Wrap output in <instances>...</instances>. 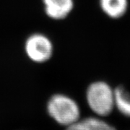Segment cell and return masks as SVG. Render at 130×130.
Returning <instances> with one entry per match:
<instances>
[{"label":"cell","mask_w":130,"mask_h":130,"mask_svg":"<svg viewBox=\"0 0 130 130\" xmlns=\"http://www.w3.org/2000/svg\"><path fill=\"white\" fill-rule=\"evenodd\" d=\"M86 102L96 116L105 118L115 109V88L103 80L95 81L88 85Z\"/></svg>","instance_id":"cell-1"},{"label":"cell","mask_w":130,"mask_h":130,"mask_svg":"<svg viewBox=\"0 0 130 130\" xmlns=\"http://www.w3.org/2000/svg\"><path fill=\"white\" fill-rule=\"evenodd\" d=\"M48 113L59 124L69 126L79 120L80 108L72 98L56 94L49 99L47 105Z\"/></svg>","instance_id":"cell-2"},{"label":"cell","mask_w":130,"mask_h":130,"mask_svg":"<svg viewBox=\"0 0 130 130\" xmlns=\"http://www.w3.org/2000/svg\"><path fill=\"white\" fill-rule=\"evenodd\" d=\"M25 49L28 57L37 63L46 61L53 54V45L50 39L41 33H36L28 37Z\"/></svg>","instance_id":"cell-3"},{"label":"cell","mask_w":130,"mask_h":130,"mask_svg":"<svg viewBox=\"0 0 130 130\" xmlns=\"http://www.w3.org/2000/svg\"><path fill=\"white\" fill-rule=\"evenodd\" d=\"M46 14L51 19L66 18L74 8L73 0H43Z\"/></svg>","instance_id":"cell-4"},{"label":"cell","mask_w":130,"mask_h":130,"mask_svg":"<svg viewBox=\"0 0 130 130\" xmlns=\"http://www.w3.org/2000/svg\"><path fill=\"white\" fill-rule=\"evenodd\" d=\"M99 5L109 18L118 20L124 17L129 8L128 0H99Z\"/></svg>","instance_id":"cell-5"},{"label":"cell","mask_w":130,"mask_h":130,"mask_svg":"<svg viewBox=\"0 0 130 130\" xmlns=\"http://www.w3.org/2000/svg\"><path fill=\"white\" fill-rule=\"evenodd\" d=\"M115 109L130 119V93L123 86L115 88Z\"/></svg>","instance_id":"cell-6"},{"label":"cell","mask_w":130,"mask_h":130,"mask_svg":"<svg viewBox=\"0 0 130 130\" xmlns=\"http://www.w3.org/2000/svg\"><path fill=\"white\" fill-rule=\"evenodd\" d=\"M83 130H117L102 117L90 116L80 120Z\"/></svg>","instance_id":"cell-7"}]
</instances>
